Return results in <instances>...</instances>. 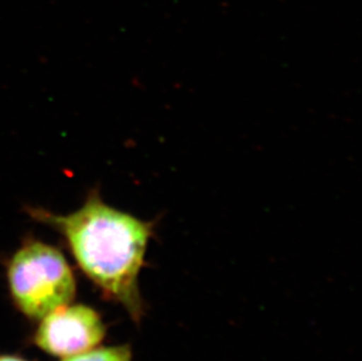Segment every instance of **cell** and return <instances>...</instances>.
Returning <instances> with one entry per match:
<instances>
[{
    "label": "cell",
    "instance_id": "6da1fadb",
    "mask_svg": "<svg viewBox=\"0 0 362 361\" xmlns=\"http://www.w3.org/2000/svg\"><path fill=\"white\" fill-rule=\"evenodd\" d=\"M26 212L64 237L82 273L107 299L121 304L134 321L142 319L139 276L154 235L153 222L107 205L98 189L89 191L81 207L69 214L37 207Z\"/></svg>",
    "mask_w": 362,
    "mask_h": 361
},
{
    "label": "cell",
    "instance_id": "7a4b0ae2",
    "mask_svg": "<svg viewBox=\"0 0 362 361\" xmlns=\"http://www.w3.org/2000/svg\"><path fill=\"white\" fill-rule=\"evenodd\" d=\"M7 280L18 309L37 321L76 297V277L65 256L38 239L25 241L11 257Z\"/></svg>",
    "mask_w": 362,
    "mask_h": 361
},
{
    "label": "cell",
    "instance_id": "3957f363",
    "mask_svg": "<svg viewBox=\"0 0 362 361\" xmlns=\"http://www.w3.org/2000/svg\"><path fill=\"white\" fill-rule=\"evenodd\" d=\"M106 327L95 310L86 305H65L41 319L35 343L48 355L66 358L96 348Z\"/></svg>",
    "mask_w": 362,
    "mask_h": 361
},
{
    "label": "cell",
    "instance_id": "277c9868",
    "mask_svg": "<svg viewBox=\"0 0 362 361\" xmlns=\"http://www.w3.org/2000/svg\"><path fill=\"white\" fill-rule=\"evenodd\" d=\"M62 361H132V352L128 346L94 348L79 355L66 357Z\"/></svg>",
    "mask_w": 362,
    "mask_h": 361
},
{
    "label": "cell",
    "instance_id": "5b68a950",
    "mask_svg": "<svg viewBox=\"0 0 362 361\" xmlns=\"http://www.w3.org/2000/svg\"><path fill=\"white\" fill-rule=\"evenodd\" d=\"M0 361H28L21 357H16V355H1Z\"/></svg>",
    "mask_w": 362,
    "mask_h": 361
}]
</instances>
